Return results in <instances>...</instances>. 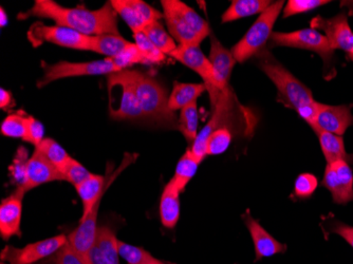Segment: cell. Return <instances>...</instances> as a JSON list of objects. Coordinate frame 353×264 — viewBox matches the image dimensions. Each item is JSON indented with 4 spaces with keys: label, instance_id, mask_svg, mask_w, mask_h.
<instances>
[{
    "label": "cell",
    "instance_id": "cell-1",
    "mask_svg": "<svg viewBox=\"0 0 353 264\" xmlns=\"http://www.w3.org/2000/svg\"><path fill=\"white\" fill-rule=\"evenodd\" d=\"M29 17L51 19L57 26L69 28L87 37L119 33L118 13L110 1L101 9L87 10L84 7L65 8L53 0H35L29 11L23 12L19 19Z\"/></svg>",
    "mask_w": 353,
    "mask_h": 264
},
{
    "label": "cell",
    "instance_id": "cell-2",
    "mask_svg": "<svg viewBox=\"0 0 353 264\" xmlns=\"http://www.w3.org/2000/svg\"><path fill=\"white\" fill-rule=\"evenodd\" d=\"M170 34L178 45H199L208 35L210 26L201 16L180 0H161Z\"/></svg>",
    "mask_w": 353,
    "mask_h": 264
},
{
    "label": "cell",
    "instance_id": "cell-3",
    "mask_svg": "<svg viewBox=\"0 0 353 264\" xmlns=\"http://www.w3.org/2000/svg\"><path fill=\"white\" fill-rule=\"evenodd\" d=\"M261 54L259 67L276 86L279 102L283 103L288 108L294 109L299 114L314 104L310 89L307 88L269 53L263 51Z\"/></svg>",
    "mask_w": 353,
    "mask_h": 264
},
{
    "label": "cell",
    "instance_id": "cell-4",
    "mask_svg": "<svg viewBox=\"0 0 353 264\" xmlns=\"http://www.w3.org/2000/svg\"><path fill=\"white\" fill-rule=\"evenodd\" d=\"M134 88L143 118L164 126H174V112L168 108V97L165 89L148 73L132 70Z\"/></svg>",
    "mask_w": 353,
    "mask_h": 264
},
{
    "label": "cell",
    "instance_id": "cell-5",
    "mask_svg": "<svg viewBox=\"0 0 353 264\" xmlns=\"http://www.w3.org/2000/svg\"><path fill=\"white\" fill-rule=\"evenodd\" d=\"M283 5L285 1L283 0L272 3L263 14H261L257 21L245 33V37L232 48L231 52L236 61L245 63L251 57L261 53L265 43L271 39L273 27Z\"/></svg>",
    "mask_w": 353,
    "mask_h": 264
},
{
    "label": "cell",
    "instance_id": "cell-6",
    "mask_svg": "<svg viewBox=\"0 0 353 264\" xmlns=\"http://www.w3.org/2000/svg\"><path fill=\"white\" fill-rule=\"evenodd\" d=\"M108 89L118 92V103L109 106L110 118L116 121L137 120L143 118L134 88L132 70L112 73L107 79Z\"/></svg>",
    "mask_w": 353,
    "mask_h": 264
},
{
    "label": "cell",
    "instance_id": "cell-7",
    "mask_svg": "<svg viewBox=\"0 0 353 264\" xmlns=\"http://www.w3.org/2000/svg\"><path fill=\"white\" fill-rule=\"evenodd\" d=\"M120 72L111 59L102 61H86V63H69L59 61L54 65H48L45 67L43 77L37 81V87L43 88L52 81L68 77H86V75H110L112 73Z\"/></svg>",
    "mask_w": 353,
    "mask_h": 264
},
{
    "label": "cell",
    "instance_id": "cell-8",
    "mask_svg": "<svg viewBox=\"0 0 353 264\" xmlns=\"http://www.w3.org/2000/svg\"><path fill=\"white\" fill-rule=\"evenodd\" d=\"M28 39L34 47L50 43L75 50L91 51L92 39L74 30L61 26H46L37 23L30 28Z\"/></svg>",
    "mask_w": 353,
    "mask_h": 264
},
{
    "label": "cell",
    "instance_id": "cell-9",
    "mask_svg": "<svg viewBox=\"0 0 353 264\" xmlns=\"http://www.w3.org/2000/svg\"><path fill=\"white\" fill-rule=\"evenodd\" d=\"M68 243V236L57 235L41 241L30 243L23 247L7 245L0 254L1 262L9 264H35L46 258L54 256Z\"/></svg>",
    "mask_w": 353,
    "mask_h": 264
},
{
    "label": "cell",
    "instance_id": "cell-10",
    "mask_svg": "<svg viewBox=\"0 0 353 264\" xmlns=\"http://www.w3.org/2000/svg\"><path fill=\"white\" fill-rule=\"evenodd\" d=\"M270 39L273 45L297 48V49H303V50L313 51L322 57L325 63H329L331 61L333 52H334L326 37L312 28L297 30V31L289 32V33L273 32Z\"/></svg>",
    "mask_w": 353,
    "mask_h": 264
},
{
    "label": "cell",
    "instance_id": "cell-11",
    "mask_svg": "<svg viewBox=\"0 0 353 264\" xmlns=\"http://www.w3.org/2000/svg\"><path fill=\"white\" fill-rule=\"evenodd\" d=\"M322 185L332 194L333 202L347 204L353 200V172L346 161L328 163Z\"/></svg>",
    "mask_w": 353,
    "mask_h": 264
},
{
    "label": "cell",
    "instance_id": "cell-12",
    "mask_svg": "<svg viewBox=\"0 0 353 264\" xmlns=\"http://www.w3.org/2000/svg\"><path fill=\"white\" fill-rule=\"evenodd\" d=\"M312 29L322 30L325 37L328 39L333 50L346 51L350 54L353 51V32L348 23V19L345 13L339 14L332 19H324L316 16L311 21Z\"/></svg>",
    "mask_w": 353,
    "mask_h": 264
},
{
    "label": "cell",
    "instance_id": "cell-13",
    "mask_svg": "<svg viewBox=\"0 0 353 264\" xmlns=\"http://www.w3.org/2000/svg\"><path fill=\"white\" fill-rule=\"evenodd\" d=\"M25 194L23 190L16 188L15 192L0 204V236L6 241L14 236L21 237V214Z\"/></svg>",
    "mask_w": 353,
    "mask_h": 264
},
{
    "label": "cell",
    "instance_id": "cell-14",
    "mask_svg": "<svg viewBox=\"0 0 353 264\" xmlns=\"http://www.w3.org/2000/svg\"><path fill=\"white\" fill-rule=\"evenodd\" d=\"M170 57L199 74L208 90L217 89L211 61L203 54L199 45H178Z\"/></svg>",
    "mask_w": 353,
    "mask_h": 264
},
{
    "label": "cell",
    "instance_id": "cell-15",
    "mask_svg": "<svg viewBox=\"0 0 353 264\" xmlns=\"http://www.w3.org/2000/svg\"><path fill=\"white\" fill-rule=\"evenodd\" d=\"M353 125V114L351 113V106L340 105H321L316 123L313 130H323L330 134L342 136L347 129Z\"/></svg>",
    "mask_w": 353,
    "mask_h": 264
},
{
    "label": "cell",
    "instance_id": "cell-16",
    "mask_svg": "<svg viewBox=\"0 0 353 264\" xmlns=\"http://www.w3.org/2000/svg\"><path fill=\"white\" fill-rule=\"evenodd\" d=\"M54 181H63V174L50 161L47 160L39 150H35L28 162L25 185L19 190L28 192Z\"/></svg>",
    "mask_w": 353,
    "mask_h": 264
},
{
    "label": "cell",
    "instance_id": "cell-17",
    "mask_svg": "<svg viewBox=\"0 0 353 264\" xmlns=\"http://www.w3.org/2000/svg\"><path fill=\"white\" fill-rule=\"evenodd\" d=\"M243 219L245 220V225L253 239L255 261H259L263 258L272 257L276 254L285 253L287 251V245L277 241L274 237H272L269 232H267L257 220L254 219L249 212L243 214Z\"/></svg>",
    "mask_w": 353,
    "mask_h": 264
},
{
    "label": "cell",
    "instance_id": "cell-18",
    "mask_svg": "<svg viewBox=\"0 0 353 264\" xmlns=\"http://www.w3.org/2000/svg\"><path fill=\"white\" fill-rule=\"evenodd\" d=\"M215 77L216 88L223 91L229 88L230 79L236 61L231 51L228 50L211 33V52L210 57Z\"/></svg>",
    "mask_w": 353,
    "mask_h": 264
},
{
    "label": "cell",
    "instance_id": "cell-19",
    "mask_svg": "<svg viewBox=\"0 0 353 264\" xmlns=\"http://www.w3.org/2000/svg\"><path fill=\"white\" fill-rule=\"evenodd\" d=\"M119 239L109 226H99L94 245L91 250L92 264H120Z\"/></svg>",
    "mask_w": 353,
    "mask_h": 264
},
{
    "label": "cell",
    "instance_id": "cell-20",
    "mask_svg": "<svg viewBox=\"0 0 353 264\" xmlns=\"http://www.w3.org/2000/svg\"><path fill=\"white\" fill-rule=\"evenodd\" d=\"M180 194L172 181L166 184L160 200V219L164 227L174 228L180 218Z\"/></svg>",
    "mask_w": 353,
    "mask_h": 264
},
{
    "label": "cell",
    "instance_id": "cell-21",
    "mask_svg": "<svg viewBox=\"0 0 353 264\" xmlns=\"http://www.w3.org/2000/svg\"><path fill=\"white\" fill-rule=\"evenodd\" d=\"M208 90L205 84H186L174 81L172 93L168 97V108L174 112L197 102L198 97Z\"/></svg>",
    "mask_w": 353,
    "mask_h": 264
},
{
    "label": "cell",
    "instance_id": "cell-22",
    "mask_svg": "<svg viewBox=\"0 0 353 264\" xmlns=\"http://www.w3.org/2000/svg\"><path fill=\"white\" fill-rule=\"evenodd\" d=\"M315 132L319 136L327 164L336 161H346L349 164H353V154H349L345 150L342 136L323 130H316Z\"/></svg>",
    "mask_w": 353,
    "mask_h": 264
},
{
    "label": "cell",
    "instance_id": "cell-23",
    "mask_svg": "<svg viewBox=\"0 0 353 264\" xmlns=\"http://www.w3.org/2000/svg\"><path fill=\"white\" fill-rule=\"evenodd\" d=\"M271 5L272 1L268 0H234L222 15V23H231L255 14H263Z\"/></svg>",
    "mask_w": 353,
    "mask_h": 264
},
{
    "label": "cell",
    "instance_id": "cell-24",
    "mask_svg": "<svg viewBox=\"0 0 353 264\" xmlns=\"http://www.w3.org/2000/svg\"><path fill=\"white\" fill-rule=\"evenodd\" d=\"M91 39H92L91 51L105 55L107 59H112L120 54L132 43L123 39L121 35L117 34L97 35V37H91Z\"/></svg>",
    "mask_w": 353,
    "mask_h": 264
},
{
    "label": "cell",
    "instance_id": "cell-25",
    "mask_svg": "<svg viewBox=\"0 0 353 264\" xmlns=\"http://www.w3.org/2000/svg\"><path fill=\"white\" fill-rule=\"evenodd\" d=\"M199 165V161L192 156L190 150H186L185 154L182 156V158L176 164L174 176L170 180L176 186V190H179L180 192H183L185 190L190 181L195 176Z\"/></svg>",
    "mask_w": 353,
    "mask_h": 264
},
{
    "label": "cell",
    "instance_id": "cell-26",
    "mask_svg": "<svg viewBox=\"0 0 353 264\" xmlns=\"http://www.w3.org/2000/svg\"><path fill=\"white\" fill-rule=\"evenodd\" d=\"M143 32L163 54H172L176 50V47H178L172 35L166 32V30L164 29L163 26H162L160 21H156V23L146 26L143 29Z\"/></svg>",
    "mask_w": 353,
    "mask_h": 264
},
{
    "label": "cell",
    "instance_id": "cell-27",
    "mask_svg": "<svg viewBox=\"0 0 353 264\" xmlns=\"http://www.w3.org/2000/svg\"><path fill=\"white\" fill-rule=\"evenodd\" d=\"M198 124H199V111H198L197 102L181 109L178 129L181 131V134L188 142L192 143L197 138L199 134Z\"/></svg>",
    "mask_w": 353,
    "mask_h": 264
},
{
    "label": "cell",
    "instance_id": "cell-28",
    "mask_svg": "<svg viewBox=\"0 0 353 264\" xmlns=\"http://www.w3.org/2000/svg\"><path fill=\"white\" fill-rule=\"evenodd\" d=\"M39 150L47 160L50 161L55 167L61 172L67 163L72 156H69L68 152L63 150V147L55 142L53 139L45 138L43 142L35 148Z\"/></svg>",
    "mask_w": 353,
    "mask_h": 264
},
{
    "label": "cell",
    "instance_id": "cell-29",
    "mask_svg": "<svg viewBox=\"0 0 353 264\" xmlns=\"http://www.w3.org/2000/svg\"><path fill=\"white\" fill-rule=\"evenodd\" d=\"M119 252L121 257L128 264H166V261L157 259L143 247L125 243L121 240H119Z\"/></svg>",
    "mask_w": 353,
    "mask_h": 264
},
{
    "label": "cell",
    "instance_id": "cell-30",
    "mask_svg": "<svg viewBox=\"0 0 353 264\" xmlns=\"http://www.w3.org/2000/svg\"><path fill=\"white\" fill-rule=\"evenodd\" d=\"M111 6L114 11L122 17L123 21L128 25L132 31V34L137 32L143 31L145 25L143 23L138 12L130 3V0H110Z\"/></svg>",
    "mask_w": 353,
    "mask_h": 264
},
{
    "label": "cell",
    "instance_id": "cell-31",
    "mask_svg": "<svg viewBox=\"0 0 353 264\" xmlns=\"http://www.w3.org/2000/svg\"><path fill=\"white\" fill-rule=\"evenodd\" d=\"M1 134L12 139H21L27 136V115L23 113H12L1 123Z\"/></svg>",
    "mask_w": 353,
    "mask_h": 264
},
{
    "label": "cell",
    "instance_id": "cell-32",
    "mask_svg": "<svg viewBox=\"0 0 353 264\" xmlns=\"http://www.w3.org/2000/svg\"><path fill=\"white\" fill-rule=\"evenodd\" d=\"M134 43L142 53L143 57L148 65L161 63L165 59V54L159 50L158 48L152 43V41L144 34V32L140 31L134 33Z\"/></svg>",
    "mask_w": 353,
    "mask_h": 264
},
{
    "label": "cell",
    "instance_id": "cell-33",
    "mask_svg": "<svg viewBox=\"0 0 353 264\" xmlns=\"http://www.w3.org/2000/svg\"><path fill=\"white\" fill-rule=\"evenodd\" d=\"M233 134L229 127H220L211 134L208 142V156H219L229 150Z\"/></svg>",
    "mask_w": 353,
    "mask_h": 264
},
{
    "label": "cell",
    "instance_id": "cell-34",
    "mask_svg": "<svg viewBox=\"0 0 353 264\" xmlns=\"http://www.w3.org/2000/svg\"><path fill=\"white\" fill-rule=\"evenodd\" d=\"M29 159V152L26 150L25 147H19L9 168L12 180L17 188L23 187L25 185Z\"/></svg>",
    "mask_w": 353,
    "mask_h": 264
},
{
    "label": "cell",
    "instance_id": "cell-35",
    "mask_svg": "<svg viewBox=\"0 0 353 264\" xmlns=\"http://www.w3.org/2000/svg\"><path fill=\"white\" fill-rule=\"evenodd\" d=\"M111 59H112L117 68L120 71L126 70V68L134 65V63L148 65L145 59L143 57L142 53L139 50V48L137 47L136 43H132L125 50H123L120 54L112 57Z\"/></svg>",
    "mask_w": 353,
    "mask_h": 264
},
{
    "label": "cell",
    "instance_id": "cell-36",
    "mask_svg": "<svg viewBox=\"0 0 353 264\" xmlns=\"http://www.w3.org/2000/svg\"><path fill=\"white\" fill-rule=\"evenodd\" d=\"M61 174L63 176V181H67L77 187L90 176L91 172L79 161L71 158L66 166L61 170Z\"/></svg>",
    "mask_w": 353,
    "mask_h": 264
},
{
    "label": "cell",
    "instance_id": "cell-37",
    "mask_svg": "<svg viewBox=\"0 0 353 264\" xmlns=\"http://www.w3.org/2000/svg\"><path fill=\"white\" fill-rule=\"evenodd\" d=\"M319 186V180L314 174H301L295 181L293 194L299 199H307L312 196Z\"/></svg>",
    "mask_w": 353,
    "mask_h": 264
},
{
    "label": "cell",
    "instance_id": "cell-38",
    "mask_svg": "<svg viewBox=\"0 0 353 264\" xmlns=\"http://www.w3.org/2000/svg\"><path fill=\"white\" fill-rule=\"evenodd\" d=\"M329 3L330 1L327 0H289L283 11V17L285 19L297 14L306 13Z\"/></svg>",
    "mask_w": 353,
    "mask_h": 264
},
{
    "label": "cell",
    "instance_id": "cell-39",
    "mask_svg": "<svg viewBox=\"0 0 353 264\" xmlns=\"http://www.w3.org/2000/svg\"><path fill=\"white\" fill-rule=\"evenodd\" d=\"M45 128L43 125L31 115H27V136L26 142L34 145L35 148L43 141Z\"/></svg>",
    "mask_w": 353,
    "mask_h": 264
},
{
    "label": "cell",
    "instance_id": "cell-40",
    "mask_svg": "<svg viewBox=\"0 0 353 264\" xmlns=\"http://www.w3.org/2000/svg\"><path fill=\"white\" fill-rule=\"evenodd\" d=\"M55 264H87L81 256L67 243L54 255Z\"/></svg>",
    "mask_w": 353,
    "mask_h": 264
},
{
    "label": "cell",
    "instance_id": "cell-41",
    "mask_svg": "<svg viewBox=\"0 0 353 264\" xmlns=\"http://www.w3.org/2000/svg\"><path fill=\"white\" fill-rule=\"evenodd\" d=\"M331 232L340 235L353 247V226L346 225L342 222H334L331 225Z\"/></svg>",
    "mask_w": 353,
    "mask_h": 264
},
{
    "label": "cell",
    "instance_id": "cell-42",
    "mask_svg": "<svg viewBox=\"0 0 353 264\" xmlns=\"http://www.w3.org/2000/svg\"><path fill=\"white\" fill-rule=\"evenodd\" d=\"M15 100L12 97L11 92L3 88L0 89V108L7 111L15 107Z\"/></svg>",
    "mask_w": 353,
    "mask_h": 264
},
{
    "label": "cell",
    "instance_id": "cell-43",
    "mask_svg": "<svg viewBox=\"0 0 353 264\" xmlns=\"http://www.w3.org/2000/svg\"><path fill=\"white\" fill-rule=\"evenodd\" d=\"M0 21H0V26H1V28L6 27V26L8 25V16L5 10H3V8L0 9Z\"/></svg>",
    "mask_w": 353,
    "mask_h": 264
},
{
    "label": "cell",
    "instance_id": "cell-44",
    "mask_svg": "<svg viewBox=\"0 0 353 264\" xmlns=\"http://www.w3.org/2000/svg\"><path fill=\"white\" fill-rule=\"evenodd\" d=\"M349 57H350L351 61H353V51L350 53V54H348Z\"/></svg>",
    "mask_w": 353,
    "mask_h": 264
},
{
    "label": "cell",
    "instance_id": "cell-45",
    "mask_svg": "<svg viewBox=\"0 0 353 264\" xmlns=\"http://www.w3.org/2000/svg\"><path fill=\"white\" fill-rule=\"evenodd\" d=\"M0 264H9V263H6V262H1V263Z\"/></svg>",
    "mask_w": 353,
    "mask_h": 264
},
{
    "label": "cell",
    "instance_id": "cell-46",
    "mask_svg": "<svg viewBox=\"0 0 353 264\" xmlns=\"http://www.w3.org/2000/svg\"><path fill=\"white\" fill-rule=\"evenodd\" d=\"M166 264H174V263H170V262H166Z\"/></svg>",
    "mask_w": 353,
    "mask_h": 264
}]
</instances>
